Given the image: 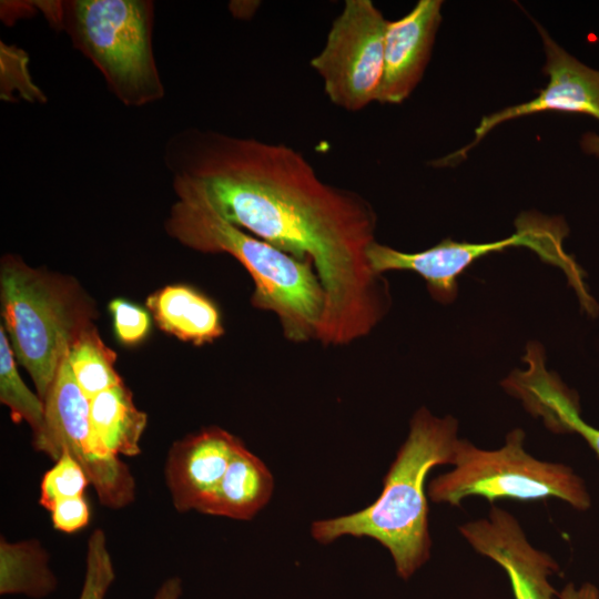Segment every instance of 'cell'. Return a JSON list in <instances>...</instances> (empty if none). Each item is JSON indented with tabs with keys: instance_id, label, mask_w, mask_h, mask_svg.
<instances>
[{
	"instance_id": "cell-1",
	"label": "cell",
	"mask_w": 599,
	"mask_h": 599,
	"mask_svg": "<svg viewBox=\"0 0 599 599\" xmlns=\"http://www.w3.org/2000/svg\"><path fill=\"white\" fill-rule=\"evenodd\" d=\"M172 182L200 190L233 225L303 261L325 295L317 341L344 346L379 324L389 287L367 253L377 216L361 194L324 182L302 153L283 143L187 128L164 144Z\"/></svg>"
},
{
	"instance_id": "cell-2",
	"label": "cell",
	"mask_w": 599,
	"mask_h": 599,
	"mask_svg": "<svg viewBox=\"0 0 599 599\" xmlns=\"http://www.w3.org/2000/svg\"><path fill=\"white\" fill-rule=\"evenodd\" d=\"M176 201L167 234L202 253H225L252 277L251 303L273 313L292 343L317 339L325 295L312 261L300 260L226 221L196 187L172 182Z\"/></svg>"
},
{
	"instance_id": "cell-3",
	"label": "cell",
	"mask_w": 599,
	"mask_h": 599,
	"mask_svg": "<svg viewBox=\"0 0 599 599\" xmlns=\"http://www.w3.org/2000/svg\"><path fill=\"white\" fill-rule=\"evenodd\" d=\"M457 429L454 417H436L419 408L379 497L361 511L313 522V538L329 544L346 535L370 537L389 550L398 576L410 578L430 555L425 481L435 466L451 465Z\"/></svg>"
},
{
	"instance_id": "cell-4",
	"label": "cell",
	"mask_w": 599,
	"mask_h": 599,
	"mask_svg": "<svg viewBox=\"0 0 599 599\" xmlns=\"http://www.w3.org/2000/svg\"><path fill=\"white\" fill-rule=\"evenodd\" d=\"M58 29L100 71L125 106L160 101L165 89L153 52L155 6L150 0L60 1Z\"/></svg>"
},
{
	"instance_id": "cell-5",
	"label": "cell",
	"mask_w": 599,
	"mask_h": 599,
	"mask_svg": "<svg viewBox=\"0 0 599 599\" xmlns=\"http://www.w3.org/2000/svg\"><path fill=\"white\" fill-rule=\"evenodd\" d=\"M0 290L2 326L14 357L44 402L72 343L91 325L88 311L65 282L14 256L2 261Z\"/></svg>"
},
{
	"instance_id": "cell-6",
	"label": "cell",
	"mask_w": 599,
	"mask_h": 599,
	"mask_svg": "<svg viewBox=\"0 0 599 599\" xmlns=\"http://www.w3.org/2000/svg\"><path fill=\"white\" fill-rule=\"evenodd\" d=\"M525 432L515 428L502 447L485 450L458 439L454 469L430 480L434 502L459 506L471 496L491 504L499 499L539 500L557 498L577 509H587L590 497L583 480L566 465L539 460L524 447Z\"/></svg>"
},
{
	"instance_id": "cell-7",
	"label": "cell",
	"mask_w": 599,
	"mask_h": 599,
	"mask_svg": "<svg viewBox=\"0 0 599 599\" xmlns=\"http://www.w3.org/2000/svg\"><path fill=\"white\" fill-rule=\"evenodd\" d=\"M517 231L510 237L489 243H466L446 238L425 251L406 253L374 242L368 250L372 270L383 275L390 271H407L422 276L434 300L449 303L457 295V281L478 258L508 247L531 248L544 262L559 267L575 290L583 309L592 315L599 307L589 294L585 272L568 255L562 241L568 233L566 223L535 212L524 213L516 220Z\"/></svg>"
},
{
	"instance_id": "cell-8",
	"label": "cell",
	"mask_w": 599,
	"mask_h": 599,
	"mask_svg": "<svg viewBox=\"0 0 599 599\" xmlns=\"http://www.w3.org/2000/svg\"><path fill=\"white\" fill-rule=\"evenodd\" d=\"M387 20L372 0H346L311 67L329 101L357 112L377 102L384 74Z\"/></svg>"
},
{
	"instance_id": "cell-9",
	"label": "cell",
	"mask_w": 599,
	"mask_h": 599,
	"mask_svg": "<svg viewBox=\"0 0 599 599\" xmlns=\"http://www.w3.org/2000/svg\"><path fill=\"white\" fill-rule=\"evenodd\" d=\"M45 429L33 447L54 461L63 450L83 468L101 505L120 509L135 497L129 466L120 458H99L90 446V400L78 386L67 357L44 400Z\"/></svg>"
},
{
	"instance_id": "cell-10",
	"label": "cell",
	"mask_w": 599,
	"mask_h": 599,
	"mask_svg": "<svg viewBox=\"0 0 599 599\" xmlns=\"http://www.w3.org/2000/svg\"><path fill=\"white\" fill-rule=\"evenodd\" d=\"M536 26L546 52L542 72L549 78L547 85L528 102L484 116L475 130L474 140L461 150L437 160L436 165H448L460 159L495 126L516 118L555 111L587 114L599 120V71L581 63L557 44L542 27Z\"/></svg>"
},
{
	"instance_id": "cell-11",
	"label": "cell",
	"mask_w": 599,
	"mask_h": 599,
	"mask_svg": "<svg viewBox=\"0 0 599 599\" xmlns=\"http://www.w3.org/2000/svg\"><path fill=\"white\" fill-rule=\"evenodd\" d=\"M459 531L478 554L506 571L515 599L557 597L548 578L559 570V565L529 544L511 514L493 505L488 518L465 522Z\"/></svg>"
},
{
	"instance_id": "cell-12",
	"label": "cell",
	"mask_w": 599,
	"mask_h": 599,
	"mask_svg": "<svg viewBox=\"0 0 599 599\" xmlns=\"http://www.w3.org/2000/svg\"><path fill=\"white\" fill-rule=\"evenodd\" d=\"M243 441L229 432L206 427L173 443L164 476L174 508L200 511L222 481Z\"/></svg>"
},
{
	"instance_id": "cell-13",
	"label": "cell",
	"mask_w": 599,
	"mask_h": 599,
	"mask_svg": "<svg viewBox=\"0 0 599 599\" xmlns=\"http://www.w3.org/2000/svg\"><path fill=\"white\" fill-rule=\"evenodd\" d=\"M441 6L440 0H419L403 18L387 21L377 102L402 103L418 84L441 21Z\"/></svg>"
},
{
	"instance_id": "cell-14",
	"label": "cell",
	"mask_w": 599,
	"mask_h": 599,
	"mask_svg": "<svg viewBox=\"0 0 599 599\" xmlns=\"http://www.w3.org/2000/svg\"><path fill=\"white\" fill-rule=\"evenodd\" d=\"M90 446L99 458L136 456L148 416L139 410L123 383L90 400Z\"/></svg>"
},
{
	"instance_id": "cell-15",
	"label": "cell",
	"mask_w": 599,
	"mask_h": 599,
	"mask_svg": "<svg viewBox=\"0 0 599 599\" xmlns=\"http://www.w3.org/2000/svg\"><path fill=\"white\" fill-rule=\"evenodd\" d=\"M146 305L159 327L181 341L203 345L224 333L216 305L193 287L165 286L150 295Z\"/></svg>"
},
{
	"instance_id": "cell-16",
	"label": "cell",
	"mask_w": 599,
	"mask_h": 599,
	"mask_svg": "<svg viewBox=\"0 0 599 599\" xmlns=\"http://www.w3.org/2000/svg\"><path fill=\"white\" fill-rule=\"evenodd\" d=\"M273 488L274 480L268 468L243 444L200 512L248 520L268 502Z\"/></svg>"
},
{
	"instance_id": "cell-17",
	"label": "cell",
	"mask_w": 599,
	"mask_h": 599,
	"mask_svg": "<svg viewBox=\"0 0 599 599\" xmlns=\"http://www.w3.org/2000/svg\"><path fill=\"white\" fill-rule=\"evenodd\" d=\"M525 408L556 433L580 435L599 457V429L580 416L577 397L547 368L532 372L518 393Z\"/></svg>"
},
{
	"instance_id": "cell-18",
	"label": "cell",
	"mask_w": 599,
	"mask_h": 599,
	"mask_svg": "<svg viewBox=\"0 0 599 599\" xmlns=\"http://www.w3.org/2000/svg\"><path fill=\"white\" fill-rule=\"evenodd\" d=\"M58 580L49 567V555L38 540L0 541V593L43 598Z\"/></svg>"
},
{
	"instance_id": "cell-19",
	"label": "cell",
	"mask_w": 599,
	"mask_h": 599,
	"mask_svg": "<svg viewBox=\"0 0 599 599\" xmlns=\"http://www.w3.org/2000/svg\"><path fill=\"white\" fill-rule=\"evenodd\" d=\"M67 361L78 386L89 400L122 383L114 368L113 351L104 345L92 325L74 339Z\"/></svg>"
},
{
	"instance_id": "cell-20",
	"label": "cell",
	"mask_w": 599,
	"mask_h": 599,
	"mask_svg": "<svg viewBox=\"0 0 599 599\" xmlns=\"http://www.w3.org/2000/svg\"><path fill=\"white\" fill-rule=\"evenodd\" d=\"M16 357L4 327H0V400L10 409L13 422H26L37 444L45 429V405L24 384L16 366Z\"/></svg>"
},
{
	"instance_id": "cell-21",
	"label": "cell",
	"mask_w": 599,
	"mask_h": 599,
	"mask_svg": "<svg viewBox=\"0 0 599 599\" xmlns=\"http://www.w3.org/2000/svg\"><path fill=\"white\" fill-rule=\"evenodd\" d=\"M90 484L81 465L65 450L41 480L39 504L48 511L62 499L84 496Z\"/></svg>"
},
{
	"instance_id": "cell-22",
	"label": "cell",
	"mask_w": 599,
	"mask_h": 599,
	"mask_svg": "<svg viewBox=\"0 0 599 599\" xmlns=\"http://www.w3.org/2000/svg\"><path fill=\"white\" fill-rule=\"evenodd\" d=\"M114 578L104 531L95 529L88 540L84 580L79 599H104Z\"/></svg>"
},
{
	"instance_id": "cell-23",
	"label": "cell",
	"mask_w": 599,
	"mask_h": 599,
	"mask_svg": "<svg viewBox=\"0 0 599 599\" xmlns=\"http://www.w3.org/2000/svg\"><path fill=\"white\" fill-rule=\"evenodd\" d=\"M113 315L114 331L119 341L132 345L141 342L150 328L149 314L130 302L121 298L110 303Z\"/></svg>"
},
{
	"instance_id": "cell-24",
	"label": "cell",
	"mask_w": 599,
	"mask_h": 599,
	"mask_svg": "<svg viewBox=\"0 0 599 599\" xmlns=\"http://www.w3.org/2000/svg\"><path fill=\"white\" fill-rule=\"evenodd\" d=\"M50 512L54 529L67 534L84 528L90 520V508L84 496L59 500Z\"/></svg>"
},
{
	"instance_id": "cell-25",
	"label": "cell",
	"mask_w": 599,
	"mask_h": 599,
	"mask_svg": "<svg viewBox=\"0 0 599 599\" xmlns=\"http://www.w3.org/2000/svg\"><path fill=\"white\" fill-rule=\"evenodd\" d=\"M557 597L559 599H599L598 588L589 582L576 588L573 583L566 585Z\"/></svg>"
},
{
	"instance_id": "cell-26",
	"label": "cell",
	"mask_w": 599,
	"mask_h": 599,
	"mask_svg": "<svg viewBox=\"0 0 599 599\" xmlns=\"http://www.w3.org/2000/svg\"><path fill=\"white\" fill-rule=\"evenodd\" d=\"M181 595V579L179 577H170L160 586L154 599H179Z\"/></svg>"
},
{
	"instance_id": "cell-27",
	"label": "cell",
	"mask_w": 599,
	"mask_h": 599,
	"mask_svg": "<svg viewBox=\"0 0 599 599\" xmlns=\"http://www.w3.org/2000/svg\"><path fill=\"white\" fill-rule=\"evenodd\" d=\"M581 148L586 153L599 156V135L592 132L586 133L581 139Z\"/></svg>"
}]
</instances>
